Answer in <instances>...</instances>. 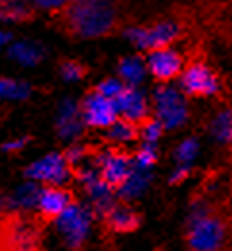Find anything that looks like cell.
Wrapping results in <instances>:
<instances>
[{
	"label": "cell",
	"mask_w": 232,
	"mask_h": 251,
	"mask_svg": "<svg viewBox=\"0 0 232 251\" xmlns=\"http://www.w3.org/2000/svg\"><path fill=\"white\" fill-rule=\"evenodd\" d=\"M25 144H27V138H20V140H14V142L4 144V146H2V150H4V151H8V153H16V151H20Z\"/></svg>",
	"instance_id": "1f68e13d"
},
{
	"label": "cell",
	"mask_w": 232,
	"mask_h": 251,
	"mask_svg": "<svg viewBox=\"0 0 232 251\" xmlns=\"http://www.w3.org/2000/svg\"><path fill=\"white\" fill-rule=\"evenodd\" d=\"M10 41V33H4V31H0V48L6 44V42Z\"/></svg>",
	"instance_id": "d6a6232c"
},
{
	"label": "cell",
	"mask_w": 232,
	"mask_h": 251,
	"mask_svg": "<svg viewBox=\"0 0 232 251\" xmlns=\"http://www.w3.org/2000/svg\"><path fill=\"white\" fill-rule=\"evenodd\" d=\"M44 223L39 215L14 209L0 219V251H44Z\"/></svg>",
	"instance_id": "3957f363"
},
{
	"label": "cell",
	"mask_w": 232,
	"mask_h": 251,
	"mask_svg": "<svg viewBox=\"0 0 232 251\" xmlns=\"http://www.w3.org/2000/svg\"><path fill=\"white\" fill-rule=\"evenodd\" d=\"M200 151V144L194 136H190L186 140H182L177 150H175V159H177V165H186V167H192V161L196 159Z\"/></svg>",
	"instance_id": "cb8c5ba5"
},
{
	"label": "cell",
	"mask_w": 232,
	"mask_h": 251,
	"mask_svg": "<svg viewBox=\"0 0 232 251\" xmlns=\"http://www.w3.org/2000/svg\"><path fill=\"white\" fill-rule=\"evenodd\" d=\"M104 223L111 232L125 234V232H132L138 228L140 215L129 203H115L111 209L107 211V215L104 217Z\"/></svg>",
	"instance_id": "9a60e30c"
},
{
	"label": "cell",
	"mask_w": 232,
	"mask_h": 251,
	"mask_svg": "<svg viewBox=\"0 0 232 251\" xmlns=\"http://www.w3.org/2000/svg\"><path fill=\"white\" fill-rule=\"evenodd\" d=\"M115 107L121 119L134 125H142L146 119H150V100L140 88L125 86L121 96L115 100Z\"/></svg>",
	"instance_id": "4fadbf2b"
},
{
	"label": "cell",
	"mask_w": 232,
	"mask_h": 251,
	"mask_svg": "<svg viewBox=\"0 0 232 251\" xmlns=\"http://www.w3.org/2000/svg\"><path fill=\"white\" fill-rule=\"evenodd\" d=\"M117 73H119V79L123 81L125 86L140 88V84L144 83L148 75L146 60H142L140 56H125L119 60Z\"/></svg>",
	"instance_id": "e0dca14e"
},
{
	"label": "cell",
	"mask_w": 232,
	"mask_h": 251,
	"mask_svg": "<svg viewBox=\"0 0 232 251\" xmlns=\"http://www.w3.org/2000/svg\"><path fill=\"white\" fill-rule=\"evenodd\" d=\"M209 134L219 144L232 142V107L219 109L209 121Z\"/></svg>",
	"instance_id": "d6986e66"
},
{
	"label": "cell",
	"mask_w": 232,
	"mask_h": 251,
	"mask_svg": "<svg viewBox=\"0 0 232 251\" xmlns=\"http://www.w3.org/2000/svg\"><path fill=\"white\" fill-rule=\"evenodd\" d=\"M35 8L23 2H0V20L31 21L35 20Z\"/></svg>",
	"instance_id": "7402d4cb"
},
{
	"label": "cell",
	"mask_w": 232,
	"mask_h": 251,
	"mask_svg": "<svg viewBox=\"0 0 232 251\" xmlns=\"http://www.w3.org/2000/svg\"><path fill=\"white\" fill-rule=\"evenodd\" d=\"M125 37L132 46L144 52L169 48L180 37V25L175 20H159L150 25H132L125 29Z\"/></svg>",
	"instance_id": "5b68a950"
},
{
	"label": "cell",
	"mask_w": 232,
	"mask_h": 251,
	"mask_svg": "<svg viewBox=\"0 0 232 251\" xmlns=\"http://www.w3.org/2000/svg\"><path fill=\"white\" fill-rule=\"evenodd\" d=\"M81 115H83L84 126L90 128H109L117 119V107L113 100H107L96 90H90L83 100H81Z\"/></svg>",
	"instance_id": "8fae6325"
},
{
	"label": "cell",
	"mask_w": 232,
	"mask_h": 251,
	"mask_svg": "<svg viewBox=\"0 0 232 251\" xmlns=\"http://www.w3.org/2000/svg\"><path fill=\"white\" fill-rule=\"evenodd\" d=\"M152 105L154 119H157L165 130L180 128L182 125H186L190 117L188 100L184 92L173 84H157L152 94Z\"/></svg>",
	"instance_id": "277c9868"
},
{
	"label": "cell",
	"mask_w": 232,
	"mask_h": 251,
	"mask_svg": "<svg viewBox=\"0 0 232 251\" xmlns=\"http://www.w3.org/2000/svg\"><path fill=\"white\" fill-rule=\"evenodd\" d=\"M10 211H14V201H12V198L0 192V219H2L6 213H10Z\"/></svg>",
	"instance_id": "4dcf8cb0"
},
{
	"label": "cell",
	"mask_w": 232,
	"mask_h": 251,
	"mask_svg": "<svg viewBox=\"0 0 232 251\" xmlns=\"http://www.w3.org/2000/svg\"><path fill=\"white\" fill-rule=\"evenodd\" d=\"M231 144H232V142H231Z\"/></svg>",
	"instance_id": "836d02e7"
},
{
	"label": "cell",
	"mask_w": 232,
	"mask_h": 251,
	"mask_svg": "<svg viewBox=\"0 0 232 251\" xmlns=\"http://www.w3.org/2000/svg\"><path fill=\"white\" fill-rule=\"evenodd\" d=\"M150 184H152V171L134 165L130 175L127 176V180L121 184V188L117 190V198H121L125 201H132V200L140 198L150 188Z\"/></svg>",
	"instance_id": "2e32d148"
},
{
	"label": "cell",
	"mask_w": 232,
	"mask_h": 251,
	"mask_svg": "<svg viewBox=\"0 0 232 251\" xmlns=\"http://www.w3.org/2000/svg\"><path fill=\"white\" fill-rule=\"evenodd\" d=\"M84 128L83 115H81V105L75 100H63L58 111V119H56V130L58 134L65 140H73L77 138Z\"/></svg>",
	"instance_id": "5bb4252c"
},
{
	"label": "cell",
	"mask_w": 232,
	"mask_h": 251,
	"mask_svg": "<svg viewBox=\"0 0 232 251\" xmlns=\"http://www.w3.org/2000/svg\"><path fill=\"white\" fill-rule=\"evenodd\" d=\"M227 223L206 201H194L186 223L190 251H221L227 242Z\"/></svg>",
	"instance_id": "7a4b0ae2"
},
{
	"label": "cell",
	"mask_w": 232,
	"mask_h": 251,
	"mask_svg": "<svg viewBox=\"0 0 232 251\" xmlns=\"http://www.w3.org/2000/svg\"><path fill=\"white\" fill-rule=\"evenodd\" d=\"M107 138L113 142V144H129V142H134L138 138V125L125 121V119H117L113 125L107 128Z\"/></svg>",
	"instance_id": "ffe728a7"
},
{
	"label": "cell",
	"mask_w": 232,
	"mask_h": 251,
	"mask_svg": "<svg viewBox=\"0 0 232 251\" xmlns=\"http://www.w3.org/2000/svg\"><path fill=\"white\" fill-rule=\"evenodd\" d=\"M94 90L98 92V94H102L104 98L107 100H117L119 96H121V92L125 90V84L123 81L117 77V79H104V81H100V83L94 86Z\"/></svg>",
	"instance_id": "4316f807"
},
{
	"label": "cell",
	"mask_w": 232,
	"mask_h": 251,
	"mask_svg": "<svg viewBox=\"0 0 232 251\" xmlns=\"http://www.w3.org/2000/svg\"><path fill=\"white\" fill-rule=\"evenodd\" d=\"M60 75H62L63 81L67 83H75V81H81L84 75H86V67L81 62H75V60H65L60 65Z\"/></svg>",
	"instance_id": "83f0119b"
},
{
	"label": "cell",
	"mask_w": 232,
	"mask_h": 251,
	"mask_svg": "<svg viewBox=\"0 0 232 251\" xmlns=\"http://www.w3.org/2000/svg\"><path fill=\"white\" fill-rule=\"evenodd\" d=\"M179 88L186 98H213L221 92V79L207 63L194 62L179 77Z\"/></svg>",
	"instance_id": "9c48e42d"
},
{
	"label": "cell",
	"mask_w": 232,
	"mask_h": 251,
	"mask_svg": "<svg viewBox=\"0 0 232 251\" xmlns=\"http://www.w3.org/2000/svg\"><path fill=\"white\" fill-rule=\"evenodd\" d=\"M92 221H94V211L90 209L88 205L75 201L56 221V228L62 236L63 244L69 250H81L84 246V242L88 240V234H90V228H92Z\"/></svg>",
	"instance_id": "8992f818"
},
{
	"label": "cell",
	"mask_w": 232,
	"mask_h": 251,
	"mask_svg": "<svg viewBox=\"0 0 232 251\" xmlns=\"http://www.w3.org/2000/svg\"><path fill=\"white\" fill-rule=\"evenodd\" d=\"M25 176L29 178V182H35L39 186H63L67 180H71L73 169L63 153L52 151L33 161L25 169Z\"/></svg>",
	"instance_id": "ba28073f"
},
{
	"label": "cell",
	"mask_w": 232,
	"mask_h": 251,
	"mask_svg": "<svg viewBox=\"0 0 232 251\" xmlns=\"http://www.w3.org/2000/svg\"><path fill=\"white\" fill-rule=\"evenodd\" d=\"M63 155H65L67 163L71 165V169L75 171V169L81 167V163L86 159V155H88V148L81 146V144H73V146H69L65 151H63Z\"/></svg>",
	"instance_id": "f1b7e54d"
},
{
	"label": "cell",
	"mask_w": 232,
	"mask_h": 251,
	"mask_svg": "<svg viewBox=\"0 0 232 251\" xmlns=\"http://www.w3.org/2000/svg\"><path fill=\"white\" fill-rule=\"evenodd\" d=\"M157 157H159V151L157 146H150V144H140V148L134 151L132 155V163L140 169H150L157 163Z\"/></svg>",
	"instance_id": "484cf974"
},
{
	"label": "cell",
	"mask_w": 232,
	"mask_h": 251,
	"mask_svg": "<svg viewBox=\"0 0 232 251\" xmlns=\"http://www.w3.org/2000/svg\"><path fill=\"white\" fill-rule=\"evenodd\" d=\"M165 128L159 125L157 119L150 117L142 125H138V138L142 140V144H150V146H157V142L161 140Z\"/></svg>",
	"instance_id": "603a6c76"
},
{
	"label": "cell",
	"mask_w": 232,
	"mask_h": 251,
	"mask_svg": "<svg viewBox=\"0 0 232 251\" xmlns=\"http://www.w3.org/2000/svg\"><path fill=\"white\" fill-rule=\"evenodd\" d=\"M29 94H31V86L27 83H20L14 79H0V98L23 100Z\"/></svg>",
	"instance_id": "d4e9b609"
},
{
	"label": "cell",
	"mask_w": 232,
	"mask_h": 251,
	"mask_svg": "<svg viewBox=\"0 0 232 251\" xmlns=\"http://www.w3.org/2000/svg\"><path fill=\"white\" fill-rule=\"evenodd\" d=\"M190 171H192V167H186V165H177V169H175V171L171 173V176H169V182H171L173 186L182 184V182L190 176Z\"/></svg>",
	"instance_id": "f546056e"
},
{
	"label": "cell",
	"mask_w": 232,
	"mask_h": 251,
	"mask_svg": "<svg viewBox=\"0 0 232 251\" xmlns=\"http://www.w3.org/2000/svg\"><path fill=\"white\" fill-rule=\"evenodd\" d=\"M41 190H42V186L35 184V182H27L25 186H21V188L16 192V196L12 198L14 205H18V207H14V209L29 211V213H31V209H37Z\"/></svg>",
	"instance_id": "44dd1931"
},
{
	"label": "cell",
	"mask_w": 232,
	"mask_h": 251,
	"mask_svg": "<svg viewBox=\"0 0 232 251\" xmlns=\"http://www.w3.org/2000/svg\"><path fill=\"white\" fill-rule=\"evenodd\" d=\"M65 35L73 39H100L109 35L119 23V8L113 2H65L62 10L54 14Z\"/></svg>",
	"instance_id": "6da1fadb"
},
{
	"label": "cell",
	"mask_w": 232,
	"mask_h": 251,
	"mask_svg": "<svg viewBox=\"0 0 232 251\" xmlns=\"http://www.w3.org/2000/svg\"><path fill=\"white\" fill-rule=\"evenodd\" d=\"M92 167L96 169V173L104 184L117 192L127 180V176L130 175L134 165H132V155H129L125 150L105 148V150L96 151Z\"/></svg>",
	"instance_id": "52a82bcc"
},
{
	"label": "cell",
	"mask_w": 232,
	"mask_h": 251,
	"mask_svg": "<svg viewBox=\"0 0 232 251\" xmlns=\"http://www.w3.org/2000/svg\"><path fill=\"white\" fill-rule=\"evenodd\" d=\"M75 201L77 200L71 190L63 186H42L39 203H37V213L44 225L56 223Z\"/></svg>",
	"instance_id": "7c38bea8"
},
{
	"label": "cell",
	"mask_w": 232,
	"mask_h": 251,
	"mask_svg": "<svg viewBox=\"0 0 232 251\" xmlns=\"http://www.w3.org/2000/svg\"><path fill=\"white\" fill-rule=\"evenodd\" d=\"M44 56H46V50L39 42L21 41L10 48V58L21 65H37L44 60Z\"/></svg>",
	"instance_id": "ac0fdd59"
},
{
	"label": "cell",
	"mask_w": 232,
	"mask_h": 251,
	"mask_svg": "<svg viewBox=\"0 0 232 251\" xmlns=\"http://www.w3.org/2000/svg\"><path fill=\"white\" fill-rule=\"evenodd\" d=\"M148 75H152L159 84H171L173 79L180 77L184 71V58L173 46L154 50L146 56Z\"/></svg>",
	"instance_id": "30bf717a"
}]
</instances>
